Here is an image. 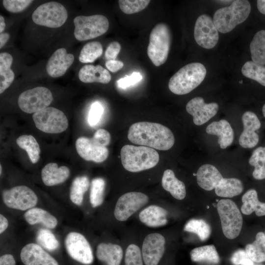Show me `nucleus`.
Segmentation results:
<instances>
[{
	"label": "nucleus",
	"mask_w": 265,
	"mask_h": 265,
	"mask_svg": "<svg viewBox=\"0 0 265 265\" xmlns=\"http://www.w3.org/2000/svg\"><path fill=\"white\" fill-rule=\"evenodd\" d=\"M148 196L142 192L132 191L121 195L117 200L114 210L115 219L121 222L127 220L149 202Z\"/></svg>",
	"instance_id": "nucleus-13"
},
{
	"label": "nucleus",
	"mask_w": 265,
	"mask_h": 265,
	"mask_svg": "<svg viewBox=\"0 0 265 265\" xmlns=\"http://www.w3.org/2000/svg\"><path fill=\"white\" fill-rule=\"evenodd\" d=\"M4 204L9 208L26 211L34 208L38 202L35 192L26 186H18L2 191Z\"/></svg>",
	"instance_id": "nucleus-12"
},
{
	"label": "nucleus",
	"mask_w": 265,
	"mask_h": 265,
	"mask_svg": "<svg viewBox=\"0 0 265 265\" xmlns=\"http://www.w3.org/2000/svg\"><path fill=\"white\" fill-rule=\"evenodd\" d=\"M16 261L13 255L5 254L0 257V265H16Z\"/></svg>",
	"instance_id": "nucleus-51"
},
{
	"label": "nucleus",
	"mask_w": 265,
	"mask_h": 265,
	"mask_svg": "<svg viewBox=\"0 0 265 265\" xmlns=\"http://www.w3.org/2000/svg\"><path fill=\"white\" fill-rule=\"evenodd\" d=\"M74 60V56L68 53L64 48L56 50L47 63L46 70L51 77L57 78L63 76L71 66Z\"/></svg>",
	"instance_id": "nucleus-19"
},
{
	"label": "nucleus",
	"mask_w": 265,
	"mask_h": 265,
	"mask_svg": "<svg viewBox=\"0 0 265 265\" xmlns=\"http://www.w3.org/2000/svg\"><path fill=\"white\" fill-rule=\"evenodd\" d=\"M194 36L196 42L207 49L213 48L217 44L219 35L213 19L207 14H202L196 21Z\"/></svg>",
	"instance_id": "nucleus-14"
},
{
	"label": "nucleus",
	"mask_w": 265,
	"mask_h": 265,
	"mask_svg": "<svg viewBox=\"0 0 265 265\" xmlns=\"http://www.w3.org/2000/svg\"><path fill=\"white\" fill-rule=\"evenodd\" d=\"M16 143L27 152L32 163H36L38 161L41 150L38 142L32 135H21L17 139Z\"/></svg>",
	"instance_id": "nucleus-35"
},
{
	"label": "nucleus",
	"mask_w": 265,
	"mask_h": 265,
	"mask_svg": "<svg viewBox=\"0 0 265 265\" xmlns=\"http://www.w3.org/2000/svg\"><path fill=\"white\" fill-rule=\"evenodd\" d=\"M5 27V24L4 18L0 15V33H2V32L4 30Z\"/></svg>",
	"instance_id": "nucleus-55"
},
{
	"label": "nucleus",
	"mask_w": 265,
	"mask_h": 265,
	"mask_svg": "<svg viewBox=\"0 0 265 265\" xmlns=\"http://www.w3.org/2000/svg\"><path fill=\"white\" fill-rule=\"evenodd\" d=\"M262 112H263V114L264 115V116L265 118V104L263 106Z\"/></svg>",
	"instance_id": "nucleus-56"
},
{
	"label": "nucleus",
	"mask_w": 265,
	"mask_h": 265,
	"mask_svg": "<svg viewBox=\"0 0 265 265\" xmlns=\"http://www.w3.org/2000/svg\"><path fill=\"white\" fill-rule=\"evenodd\" d=\"M241 73L245 77L254 80L265 86V66L252 61L246 62L241 68Z\"/></svg>",
	"instance_id": "nucleus-38"
},
{
	"label": "nucleus",
	"mask_w": 265,
	"mask_h": 265,
	"mask_svg": "<svg viewBox=\"0 0 265 265\" xmlns=\"http://www.w3.org/2000/svg\"><path fill=\"white\" fill-rule=\"evenodd\" d=\"M75 145L78 154L86 161L100 163L108 157V150L106 147L101 145L92 137H80L76 140Z\"/></svg>",
	"instance_id": "nucleus-15"
},
{
	"label": "nucleus",
	"mask_w": 265,
	"mask_h": 265,
	"mask_svg": "<svg viewBox=\"0 0 265 265\" xmlns=\"http://www.w3.org/2000/svg\"><path fill=\"white\" fill-rule=\"evenodd\" d=\"M10 35L7 33H2L0 34V48L1 49L9 38Z\"/></svg>",
	"instance_id": "nucleus-53"
},
{
	"label": "nucleus",
	"mask_w": 265,
	"mask_h": 265,
	"mask_svg": "<svg viewBox=\"0 0 265 265\" xmlns=\"http://www.w3.org/2000/svg\"><path fill=\"white\" fill-rule=\"evenodd\" d=\"M254 265H263L260 263H256V264H254Z\"/></svg>",
	"instance_id": "nucleus-58"
},
{
	"label": "nucleus",
	"mask_w": 265,
	"mask_h": 265,
	"mask_svg": "<svg viewBox=\"0 0 265 265\" xmlns=\"http://www.w3.org/2000/svg\"><path fill=\"white\" fill-rule=\"evenodd\" d=\"M250 51L253 62L265 65V30L255 33L250 44Z\"/></svg>",
	"instance_id": "nucleus-33"
},
{
	"label": "nucleus",
	"mask_w": 265,
	"mask_h": 265,
	"mask_svg": "<svg viewBox=\"0 0 265 265\" xmlns=\"http://www.w3.org/2000/svg\"><path fill=\"white\" fill-rule=\"evenodd\" d=\"M74 35L79 41H85L105 33L109 27L107 18L102 15L79 16L74 19Z\"/></svg>",
	"instance_id": "nucleus-7"
},
{
	"label": "nucleus",
	"mask_w": 265,
	"mask_h": 265,
	"mask_svg": "<svg viewBox=\"0 0 265 265\" xmlns=\"http://www.w3.org/2000/svg\"><path fill=\"white\" fill-rule=\"evenodd\" d=\"M105 65L110 72L115 73L123 67L124 63L119 60H107Z\"/></svg>",
	"instance_id": "nucleus-50"
},
{
	"label": "nucleus",
	"mask_w": 265,
	"mask_h": 265,
	"mask_svg": "<svg viewBox=\"0 0 265 265\" xmlns=\"http://www.w3.org/2000/svg\"><path fill=\"white\" fill-rule=\"evenodd\" d=\"M214 189L215 194L218 196L232 198L241 193L243 186L238 179L223 178Z\"/></svg>",
	"instance_id": "nucleus-30"
},
{
	"label": "nucleus",
	"mask_w": 265,
	"mask_h": 265,
	"mask_svg": "<svg viewBox=\"0 0 265 265\" xmlns=\"http://www.w3.org/2000/svg\"><path fill=\"white\" fill-rule=\"evenodd\" d=\"M64 245L68 255L75 261L84 265H90L93 263L92 249L82 234L70 232L65 237Z\"/></svg>",
	"instance_id": "nucleus-11"
},
{
	"label": "nucleus",
	"mask_w": 265,
	"mask_h": 265,
	"mask_svg": "<svg viewBox=\"0 0 265 265\" xmlns=\"http://www.w3.org/2000/svg\"><path fill=\"white\" fill-rule=\"evenodd\" d=\"M13 62V57L7 53H0V93H2L13 81L14 72L10 67Z\"/></svg>",
	"instance_id": "nucleus-29"
},
{
	"label": "nucleus",
	"mask_w": 265,
	"mask_h": 265,
	"mask_svg": "<svg viewBox=\"0 0 265 265\" xmlns=\"http://www.w3.org/2000/svg\"><path fill=\"white\" fill-rule=\"evenodd\" d=\"M206 132L218 137V143L221 149H225L232 144L234 132L230 123L225 119L214 121L206 128Z\"/></svg>",
	"instance_id": "nucleus-23"
},
{
	"label": "nucleus",
	"mask_w": 265,
	"mask_h": 265,
	"mask_svg": "<svg viewBox=\"0 0 265 265\" xmlns=\"http://www.w3.org/2000/svg\"><path fill=\"white\" fill-rule=\"evenodd\" d=\"M33 122L40 131L49 133H58L68 127V121L64 112L53 107H47L33 113Z\"/></svg>",
	"instance_id": "nucleus-8"
},
{
	"label": "nucleus",
	"mask_w": 265,
	"mask_h": 265,
	"mask_svg": "<svg viewBox=\"0 0 265 265\" xmlns=\"http://www.w3.org/2000/svg\"><path fill=\"white\" fill-rule=\"evenodd\" d=\"M242 202L241 211L243 214L249 215L255 212L258 216H265V203L259 200L255 189L247 191L242 197Z\"/></svg>",
	"instance_id": "nucleus-28"
},
{
	"label": "nucleus",
	"mask_w": 265,
	"mask_h": 265,
	"mask_svg": "<svg viewBox=\"0 0 265 265\" xmlns=\"http://www.w3.org/2000/svg\"><path fill=\"white\" fill-rule=\"evenodd\" d=\"M223 178L218 170L210 164H205L200 166L196 173L198 185L202 188L208 191L215 189Z\"/></svg>",
	"instance_id": "nucleus-22"
},
{
	"label": "nucleus",
	"mask_w": 265,
	"mask_h": 265,
	"mask_svg": "<svg viewBox=\"0 0 265 265\" xmlns=\"http://www.w3.org/2000/svg\"><path fill=\"white\" fill-rule=\"evenodd\" d=\"M92 138L98 143L105 147L109 145L111 140L109 132L103 129H98L95 132Z\"/></svg>",
	"instance_id": "nucleus-48"
},
{
	"label": "nucleus",
	"mask_w": 265,
	"mask_h": 265,
	"mask_svg": "<svg viewBox=\"0 0 265 265\" xmlns=\"http://www.w3.org/2000/svg\"><path fill=\"white\" fill-rule=\"evenodd\" d=\"M167 211L156 205H150L143 209L139 213L141 222L149 227H159L167 223Z\"/></svg>",
	"instance_id": "nucleus-21"
},
{
	"label": "nucleus",
	"mask_w": 265,
	"mask_h": 265,
	"mask_svg": "<svg viewBox=\"0 0 265 265\" xmlns=\"http://www.w3.org/2000/svg\"><path fill=\"white\" fill-rule=\"evenodd\" d=\"M125 251L115 243H99L96 248L97 259L104 265H123Z\"/></svg>",
	"instance_id": "nucleus-20"
},
{
	"label": "nucleus",
	"mask_w": 265,
	"mask_h": 265,
	"mask_svg": "<svg viewBox=\"0 0 265 265\" xmlns=\"http://www.w3.org/2000/svg\"><path fill=\"white\" fill-rule=\"evenodd\" d=\"M8 226L7 219L2 214H0V233H3Z\"/></svg>",
	"instance_id": "nucleus-52"
},
{
	"label": "nucleus",
	"mask_w": 265,
	"mask_h": 265,
	"mask_svg": "<svg viewBox=\"0 0 265 265\" xmlns=\"http://www.w3.org/2000/svg\"><path fill=\"white\" fill-rule=\"evenodd\" d=\"M184 230L195 234L202 241L207 239L211 234L210 225L204 220L191 219L185 224Z\"/></svg>",
	"instance_id": "nucleus-37"
},
{
	"label": "nucleus",
	"mask_w": 265,
	"mask_h": 265,
	"mask_svg": "<svg viewBox=\"0 0 265 265\" xmlns=\"http://www.w3.org/2000/svg\"><path fill=\"white\" fill-rule=\"evenodd\" d=\"M142 79V76L139 72H133L131 76H126L118 80L117 84L119 88L125 89L133 85Z\"/></svg>",
	"instance_id": "nucleus-47"
},
{
	"label": "nucleus",
	"mask_w": 265,
	"mask_h": 265,
	"mask_svg": "<svg viewBox=\"0 0 265 265\" xmlns=\"http://www.w3.org/2000/svg\"><path fill=\"white\" fill-rule=\"evenodd\" d=\"M171 44V33L163 23L156 25L152 29L147 47V54L154 65L159 66L167 59Z\"/></svg>",
	"instance_id": "nucleus-5"
},
{
	"label": "nucleus",
	"mask_w": 265,
	"mask_h": 265,
	"mask_svg": "<svg viewBox=\"0 0 265 265\" xmlns=\"http://www.w3.org/2000/svg\"><path fill=\"white\" fill-rule=\"evenodd\" d=\"M231 261L234 265H254L245 250L239 249L235 251L231 258Z\"/></svg>",
	"instance_id": "nucleus-46"
},
{
	"label": "nucleus",
	"mask_w": 265,
	"mask_h": 265,
	"mask_svg": "<svg viewBox=\"0 0 265 265\" xmlns=\"http://www.w3.org/2000/svg\"><path fill=\"white\" fill-rule=\"evenodd\" d=\"M207 74L205 66L199 62L186 65L179 69L170 79L169 90L177 95L189 93L204 80Z\"/></svg>",
	"instance_id": "nucleus-3"
},
{
	"label": "nucleus",
	"mask_w": 265,
	"mask_h": 265,
	"mask_svg": "<svg viewBox=\"0 0 265 265\" xmlns=\"http://www.w3.org/2000/svg\"><path fill=\"white\" fill-rule=\"evenodd\" d=\"M163 188L169 192L175 199L179 200L184 199L186 196L185 184L178 179L171 169H167L163 172L161 179Z\"/></svg>",
	"instance_id": "nucleus-27"
},
{
	"label": "nucleus",
	"mask_w": 265,
	"mask_h": 265,
	"mask_svg": "<svg viewBox=\"0 0 265 265\" xmlns=\"http://www.w3.org/2000/svg\"><path fill=\"white\" fill-rule=\"evenodd\" d=\"M36 240L38 244L50 251L56 250L59 245L54 235L47 229H40L38 231Z\"/></svg>",
	"instance_id": "nucleus-41"
},
{
	"label": "nucleus",
	"mask_w": 265,
	"mask_h": 265,
	"mask_svg": "<svg viewBox=\"0 0 265 265\" xmlns=\"http://www.w3.org/2000/svg\"><path fill=\"white\" fill-rule=\"evenodd\" d=\"M89 181L87 176L76 177L72 183L70 190V199L77 206H80L83 200L84 194L89 186Z\"/></svg>",
	"instance_id": "nucleus-34"
},
{
	"label": "nucleus",
	"mask_w": 265,
	"mask_h": 265,
	"mask_svg": "<svg viewBox=\"0 0 265 265\" xmlns=\"http://www.w3.org/2000/svg\"><path fill=\"white\" fill-rule=\"evenodd\" d=\"M149 0H119L121 10L126 14L138 13L144 9L149 4Z\"/></svg>",
	"instance_id": "nucleus-43"
},
{
	"label": "nucleus",
	"mask_w": 265,
	"mask_h": 265,
	"mask_svg": "<svg viewBox=\"0 0 265 265\" xmlns=\"http://www.w3.org/2000/svg\"></svg>",
	"instance_id": "nucleus-60"
},
{
	"label": "nucleus",
	"mask_w": 265,
	"mask_h": 265,
	"mask_svg": "<svg viewBox=\"0 0 265 265\" xmlns=\"http://www.w3.org/2000/svg\"><path fill=\"white\" fill-rule=\"evenodd\" d=\"M20 258L25 265H59L53 257L37 243L24 246L20 252Z\"/></svg>",
	"instance_id": "nucleus-18"
},
{
	"label": "nucleus",
	"mask_w": 265,
	"mask_h": 265,
	"mask_svg": "<svg viewBox=\"0 0 265 265\" xmlns=\"http://www.w3.org/2000/svg\"><path fill=\"white\" fill-rule=\"evenodd\" d=\"M26 221L30 225L42 224L47 228L53 229L57 225L56 218L48 211L39 208H33L24 213Z\"/></svg>",
	"instance_id": "nucleus-26"
},
{
	"label": "nucleus",
	"mask_w": 265,
	"mask_h": 265,
	"mask_svg": "<svg viewBox=\"0 0 265 265\" xmlns=\"http://www.w3.org/2000/svg\"><path fill=\"white\" fill-rule=\"evenodd\" d=\"M216 103L207 104L201 97H196L190 100L186 105V110L193 116L195 125L201 126L214 116L218 110Z\"/></svg>",
	"instance_id": "nucleus-16"
},
{
	"label": "nucleus",
	"mask_w": 265,
	"mask_h": 265,
	"mask_svg": "<svg viewBox=\"0 0 265 265\" xmlns=\"http://www.w3.org/2000/svg\"><path fill=\"white\" fill-rule=\"evenodd\" d=\"M240 83H242V81H239Z\"/></svg>",
	"instance_id": "nucleus-59"
},
{
	"label": "nucleus",
	"mask_w": 265,
	"mask_h": 265,
	"mask_svg": "<svg viewBox=\"0 0 265 265\" xmlns=\"http://www.w3.org/2000/svg\"><path fill=\"white\" fill-rule=\"evenodd\" d=\"M128 138L134 144L161 151L171 149L175 143L174 134L168 128L149 122L132 124L128 131Z\"/></svg>",
	"instance_id": "nucleus-1"
},
{
	"label": "nucleus",
	"mask_w": 265,
	"mask_h": 265,
	"mask_svg": "<svg viewBox=\"0 0 265 265\" xmlns=\"http://www.w3.org/2000/svg\"><path fill=\"white\" fill-rule=\"evenodd\" d=\"M123 265H144L141 248L136 244L127 246L124 253Z\"/></svg>",
	"instance_id": "nucleus-42"
},
{
	"label": "nucleus",
	"mask_w": 265,
	"mask_h": 265,
	"mask_svg": "<svg viewBox=\"0 0 265 265\" xmlns=\"http://www.w3.org/2000/svg\"><path fill=\"white\" fill-rule=\"evenodd\" d=\"M123 167L131 172H138L155 167L159 162V153L150 147L125 145L120 152Z\"/></svg>",
	"instance_id": "nucleus-2"
},
{
	"label": "nucleus",
	"mask_w": 265,
	"mask_h": 265,
	"mask_svg": "<svg viewBox=\"0 0 265 265\" xmlns=\"http://www.w3.org/2000/svg\"><path fill=\"white\" fill-rule=\"evenodd\" d=\"M249 163L254 167L252 175L254 179H265V147L257 148L249 159Z\"/></svg>",
	"instance_id": "nucleus-36"
},
{
	"label": "nucleus",
	"mask_w": 265,
	"mask_h": 265,
	"mask_svg": "<svg viewBox=\"0 0 265 265\" xmlns=\"http://www.w3.org/2000/svg\"><path fill=\"white\" fill-rule=\"evenodd\" d=\"M250 259L256 263L265 262V234L262 232H258L255 240L248 244L245 250Z\"/></svg>",
	"instance_id": "nucleus-32"
},
{
	"label": "nucleus",
	"mask_w": 265,
	"mask_h": 265,
	"mask_svg": "<svg viewBox=\"0 0 265 265\" xmlns=\"http://www.w3.org/2000/svg\"><path fill=\"white\" fill-rule=\"evenodd\" d=\"M191 261L193 262H207L212 264H217L220 258L213 245H208L196 247L190 252Z\"/></svg>",
	"instance_id": "nucleus-31"
},
{
	"label": "nucleus",
	"mask_w": 265,
	"mask_h": 265,
	"mask_svg": "<svg viewBox=\"0 0 265 265\" xmlns=\"http://www.w3.org/2000/svg\"><path fill=\"white\" fill-rule=\"evenodd\" d=\"M250 12L251 5L248 0H236L230 6L217 10L213 21L218 31L226 33L245 21Z\"/></svg>",
	"instance_id": "nucleus-4"
},
{
	"label": "nucleus",
	"mask_w": 265,
	"mask_h": 265,
	"mask_svg": "<svg viewBox=\"0 0 265 265\" xmlns=\"http://www.w3.org/2000/svg\"><path fill=\"white\" fill-rule=\"evenodd\" d=\"M1 173H2V167H1V165L0 164V175L1 174Z\"/></svg>",
	"instance_id": "nucleus-57"
},
{
	"label": "nucleus",
	"mask_w": 265,
	"mask_h": 265,
	"mask_svg": "<svg viewBox=\"0 0 265 265\" xmlns=\"http://www.w3.org/2000/svg\"><path fill=\"white\" fill-rule=\"evenodd\" d=\"M102 44L98 41L90 42L85 44L80 52L79 59L82 63H92L103 53Z\"/></svg>",
	"instance_id": "nucleus-39"
},
{
	"label": "nucleus",
	"mask_w": 265,
	"mask_h": 265,
	"mask_svg": "<svg viewBox=\"0 0 265 265\" xmlns=\"http://www.w3.org/2000/svg\"><path fill=\"white\" fill-rule=\"evenodd\" d=\"M121 45L117 41L110 43L105 51V57L107 60H115L121 50Z\"/></svg>",
	"instance_id": "nucleus-49"
},
{
	"label": "nucleus",
	"mask_w": 265,
	"mask_h": 265,
	"mask_svg": "<svg viewBox=\"0 0 265 265\" xmlns=\"http://www.w3.org/2000/svg\"><path fill=\"white\" fill-rule=\"evenodd\" d=\"M32 1L31 0H3L2 4L8 11L18 13L26 8Z\"/></svg>",
	"instance_id": "nucleus-44"
},
{
	"label": "nucleus",
	"mask_w": 265,
	"mask_h": 265,
	"mask_svg": "<svg viewBox=\"0 0 265 265\" xmlns=\"http://www.w3.org/2000/svg\"><path fill=\"white\" fill-rule=\"evenodd\" d=\"M70 175V170L67 166L58 167L56 163L46 164L41 171V178L45 185L49 186L61 184L66 181Z\"/></svg>",
	"instance_id": "nucleus-24"
},
{
	"label": "nucleus",
	"mask_w": 265,
	"mask_h": 265,
	"mask_svg": "<svg viewBox=\"0 0 265 265\" xmlns=\"http://www.w3.org/2000/svg\"><path fill=\"white\" fill-rule=\"evenodd\" d=\"M105 185V181L103 178H96L92 180L89 200L93 208H96L103 204Z\"/></svg>",
	"instance_id": "nucleus-40"
},
{
	"label": "nucleus",
	"mask_w": 265,
	"mask_h": 265,
	"mask_svg": "<svg viewBox=\"0 0 265 265\" xmlns=\"http://www.w3.org/2000/svg\"><path fill=\"white\" fill-rule=\"evenodd\" d=\"M53 100L51 91L39 86L22 93L18 100L20 108L27 113H34L47 107Z\"/></svg>",
	"instance_id": "nucleus-10"
},
{
	"label": "nucleus",
	"mask_w": 265,
	"mask_h": 265,
	"mask_svg": "<svg viewBox=\"0 0 265 265\" xmlns=\"http://www.w3.org/2000/svg\"><path fill=\"white\" fill-rule=\"evenodd\" d=\"M80 80L84 83L100 82L106 84L110 82L111 77L109 72L100 65H85L80 70Z\"/></svg>",
	"instance_id": "nucleus-25"
},
{
	"label": "nucleus",
	"mask_w": 265,
	"mask_h": 265,
	"mask_svg": "<svg viewBox=\"0 0 265 265\" xmlns=\"http://www.w3.org/2000/svg\"><path fill=\"white\" fill-rule=\"evenodd\" d=\"M217 210L224 236L229 239L236 238L241 231L243 219L235 203L228 199L220 200Z\"/></svg>",
	"instance_id": "nucleus-6"
},
{
	"label": "nucleus",
	"mask_w": 265,
	"mask_h": 265,
	"mask_svg": "<svg viewBox=\"0 0 265 265\" xmlns=\"http://www.w3.org/2000/svg\"><path fill=\"white\" fill-rule=\"evenodd\" d=\"M68 18V13L61 3L51 1L39 5L32 14V19L36 24L51 28L62 26Z\"/></svg>",
	"instance_id": "nucleus-9"
},
{
	"label": "nucleus",
	"mask_w": 265,
	"mask_h": 265,
	"mask_svg": "<svg viewBox=\"0 0 265 265\" xmlns=\"http://www.w3.org/2000/svg\"><path fill=\"white\" fill-rule=\"evenodd\" d=\"M257 3L259 11L262 14H265V0H258Z\"/></svg>",
	"instance_id": "nucleus-54"
},
{
	"label": "nucleus",
	"mask_w": 265,
	"mask_h": 265,
	"mask_svg": "<svg viewBox=\"0 0 265 265\" xmlns=\"http://www.w3.org/2000/svg\"><path fill=\"white\" fill-rule=\"evenodd\" d=\"M243 130L241 133L238 142L244 148H252L258 144L259 135L255 132L261 127V123L257 116L252 111H247L242 116Z\"/></svg>",
	"instance_id": "nucleus-17"
},
{
	"label": "nucleus",
	"mask_w": 265,
	"mask_h": 265,
	"mask_svg": "<svg viewBox=\"0 0 265 265\" xmlns=\"http://www.w3.org/2000/svg\"><path fill=\"white\" fill-rule=\"evenodd\" d=\"M103 111L104 108L100 103L96 102L91 105L88 118L90 126H95L99 122Z\"/></svg>",
	"instance_id": "nucleus-45"
}]
</instances>
